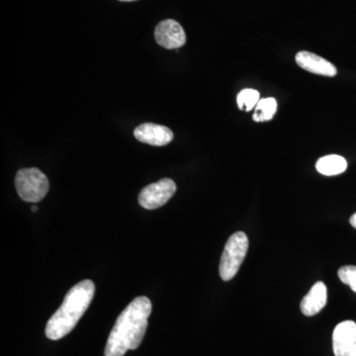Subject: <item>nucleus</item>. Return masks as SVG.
Masks as SVG:
<instances>
[{
	"label": "nucleus",
	"instance_id": "dca6fc26",
	"mask_svg": "<svg viewBox=\"0 0 356 356\" xmlns=\"http://www.w3.org/2000/svg\"><path fill=\"white\" fill-rule=\"evenodd\" d=\"M348 356H356V346L355 348H353V351H351Z\"/></svg>",
	"mask_w": 356,
	"mask_h": 356
},
{
	"label": "nucleus",
	"instance_id": "6e6552de",
	"mask_svg": "<svg viewBox=\"0 0 356 356\" xmlns=\"http://www.w3.org/2000/svg\"><path fill=\"white\" fill-rule=\"evenodd\" d=\"M134 135L139 142L156 147L165 146L173 139V133L170 129L153 123L138 126L134 131Z\"/></svg>",
	"mask_w": 356,
	"mask_h": 356
},
{
	"label": "nucleus",
	"instance_id": "1a4fd4ad",
	"mask_svg": "<svg viewBox=\"0 0 356 356\" xmlns=\"http://www.w3.org/2000/svg\"><path fill=\"white\" fill-rule=\"evenodd\" d=\"M296 63L307 72L320 76L332 77L336 76L337 72L336 67L332 63L310 51H299L296 55Z\"/></svg>",
	"mask_w": 356,
	"mask_h": 356
},
{
	"label": "nucleus",
	"instance_id": "39448f33",
	"mask_svg": "<svg viewBox=\"0 0 356 356\" xmlns=\"http://www.w3.org/2000/svg\"><path fill=\"white\" fill-rule=\"evenodd\" d=\"M177 191V184L170 178H163L158 182L147 185L139 195V203L143 208L154 210L161 207L170 200Z\"/></svg>",
	"mask_w": 356,
	"mask_h": 356
},
{
	"label": "nucleus",
	"instance_id": "f8f14e48",
	"mask_svg": "<svg viewBox=\"0 0 356 356\" xmlns=\"http://www.w3.org/2000/svg\"><path fill=\"white\" fill-rule=\"evenodd\" d=\"M276 110H277V102L274 98L261 99L255 107L254 120L255 122L271 120L276 113Z\"/></svg>",
	"mask_w": 356,
	"mask_h": 356
},
{
	"label": "nucleus",
	"instance_id": "f257e3e1",
	"mask_svg": "<svg viewBox=\"0 0 356 356\" xmlns=\"http://www.w3.org/2000/svg\"><path fill=\"white\" fill-rule=\"evenodd\" d=\"M151 313L149 298L142 296L134 299L117 318L107 339L105 356H124L128 350H137L146 334Z\"/></svg>",
	"mask_w": 356,
	"mask_h": 356
},
{
	"label": "nucleus",
	"instance_id": "f03ea898",
	"mask_svg": "<svg viewBox=\"0 0 356 356\" xmlns=\"http://www.w3.org/2000/svg\"><path fill=\"white\" fill-rule=\"evenodd\" d=\"M95 285L83 280L74 285L65 295L62 306L51 316L46 325V337L58 341L69 334L88 310L95 296Z\"/></svg>",
	"mask_w": 356,
	"mask_h": 356
},
{
	"label": "nucleus",
	"instance_id": "ddd939ff",
	"mask_svg": "<svg viewBox=\"0 0 356 356\" xmlns=\"http://www.w3.org/2000/svg\"><path fill=\"white\" fill-rule=\"evenodd\" d=\"M259 100L261 99H259V91L250 88L243 89L238 93V98H236L238 108L248 112L255 108Z\"/></svg>",
	"mask_w": 356,
	"mask_h": 356
},
{
	"label": "nucleus",
	"instance_id": "0eeeda50",
	"mask_svg": "<svg viewBox=\"0 0 356 356\" xmlns=\"http://www.w3.org/2000/svg\"><path fill=\"white\" fill-rule=\"evenodd\" d=\"M356 346V323L344 321L334 327L332 350L334 356H348Z\"/></svg>",
	"mask_w": 356,
	"mask_h": 356
},
{
	"label": "nucleus",
	"instance_id": "20e7f679",
	"mask_svg": "<svg viewBox=\"0 0 356 356\" xmlns=\"http://www.w3.org/2000/svg\"><path fill=\"white\" fill-rule=\"evenodd\" d=\"M15 186L18 195L26 202H40L48 193V178L36 168H23L16 175Z\"/></svg>",
	"mask_w": 356,
	"mask_h": 356
},
{
	"label": "nucleus",
	"instance_id": "2eb2a0df",
	"mask_svg": "<svg viewBox=\"0 0 356 356\" xmlns=\"http://www.w3.org/2000/svg\"><path fill=\"white\" fill-rule=\"evenodd\" d=\"M350 222L351 226H353V228L356 229V213L355 214H353V216L350 217Z\"/></svg>",
	"mask_w": 356,
	"mask_h": 356
},
{
	"label": "nucleus",
	"instance_id": "f3484780",
	"mask_svg": "<svg viewBox=\"0 0 356 356\" xmlns=\"http://www.w3.org/2000/svg\"><path fill=\"white\" fill-rule=\"evenodd\" d=\"M32 211L33 212H37V211H38V207H37V206H33Z\"/></svg>",
	"mask_w": 356,
	"mask_h": 356
},
{
	"label": "nucleus",
	"instance_id": "7ed1b4c3",
	"mask_svg": "<svg viewBox=\"0 0 356 356\" xmlns=\"http://www.w3.org/2000/svg\"><path fill=\"white\" fill-rule=\"evenodd\" d=\"M248 250V238L243 232H236L229 236L220 262V276L222 280L229 281L235 277L245 261Z\"/></svg>",
	"mask_w": 356,
	"mask_h": 356
},
{
	"label": "nucleus",
	"instance_id": "4468645a",
	"mask_svg": "<svg viewBox=\"0 0 356 356\" xmlns=\"http://www.w3.org/2000/svg\"><path fill=\"white\" fill-rule=\"evenodd\" d=\"M339 280L343 284L353 285L356 281V266H346L341 267L337 273Z\"/></svg>",
	"mask_w": 356,
	"mask_h": 356
},
{
	"label": "nucleus",
	"instance_id": "a211bd4d",
	"mask_svg": "<svg viewBox=\"0 0 356 356\" xmlns=\"http://www.w3.org/2000/svg\"><path fill=\"white\" fill-rule=\"evenodd\" d=\"M120 1H135V0H120Z\"/></svg>",
	"mask_w": 356,
	"mask_h": 356
},
{
	"label": "nucleus",
	"instance_id": "423d86ee",
	"mask_svg": "<svg viewBox=\"0 0 356 356\" xmlns=\"http://www.w3.org/2000/svg\"><path fill=\"white\" fill-rule=\"evenodd\" d=\"M156 43L163 48L178 49L186 43V35L182 26L177 21L168 19L161 21L154 31Z\"/></svg>",
	"mask_w": 356,
	"mask_h": 356
},
{
	"label": "nucleus",
	"instance_id": "9b49d317",
	"mask_svg": "<svg viewBox=\"0 0 356 356\" xmlns=\"http://www.w3.org/2000/svg\"><path fill=\"white\" fill-rule=\"evenodd\" d=\"M316 168L321 175L332 177L341 175L348 168V161L343 156L337 154H330L323 156L316 163Z\"/></svg>",
	"mask_w": 356,
	"mask_h": 356
},
{
	"label": "nucleus",
	"instance_id": "9d476101",
	"mask_svg": "<svg viewBox=\"0 0 356 356\" xmlns=\"http://www.w3.org/2000/svg\"><path fill=\"white\" fill-rule=\"evenodd\" d=\"M327 302V289L325 283L317 282L313 285L308 294L304 297L300 304L302 314L307 317L317 315L320 313Z\"/></svg>",
	"mask_w": 356,
	"mask_h": 356
}]
</instances>
